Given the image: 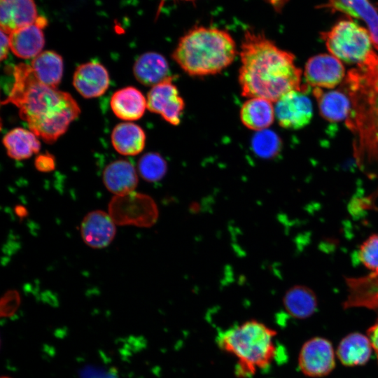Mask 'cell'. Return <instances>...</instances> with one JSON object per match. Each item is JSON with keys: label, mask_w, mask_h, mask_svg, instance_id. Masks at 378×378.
I'll use <instances>...</instances> for the list:
<instances>
[{"label": "cell", "mask_w": 378, "mask_h": 378, "mask_svg": "<svg viewBox=\"0 0 378 378\" xmlns=\"http://www.w3.org/2000/svg\"><path fill=\"white\" fill-rule=\"evenodd\" d=\"M238 82L241 94L277 102L292 90L309 92L294 55L278 47L263 32L246 29L241 41Z\"/></svg>", "instance_id": "6da1fadb"}, {"label": "cell", "mask_w": 378, "mask_h": 378, "mask_svg": "<svg viewBox=\"0 0 378 378\" xmlns=\"http://www.w3.org/2000/svg\"><path fill=\"white\" fill-rule=\"evenodd\" d=\"M13 74V87L2 104H14L30 131L48 144L55 142L79 115L77 102L69 93L41 83L29 64L15 65Z\"/></svg>", "instance_id": "7a4b0ae2"}, {"label": "cell", "mask_w": 378, "mask_h": 378, "mask_svg": "<svg viewBox=\"0 0 378 378\" xmlns=\"http://www.w3.org/2000/svg\"><path fill=\"white\" fill-rule=\"evenodd\" d=\"M345 86L351 103L346 125L354 135V154L360 169L378 177V64L349 71Z\"/></svg>", "instance_id": "3957f363"}, {"label": "cell", "mask_w": 378, "mask_h": 378, "mask_svg": "<svg viewBox=\"0 0 378 378\" xmlns=\"http://www.w3.org/2000/svg\"><path fill=\"white\" fill-rule=\"evenodd\" d=\"M238 53L236 43L227 31L195 26L179 38L172 57L189 76L203 77L223 71Z\"/></svg>", "instance_id": "277c9868"}, {"label": "cell", "mask_w": 378, "mask_h": 378, "mask_svg": "<svg viewBox=\"0 0 378 378\" xmlns=\"http://www.w3.org/2000/svg\"><path fill=\"white\" fill-rule=\"evenodd\" d=\"M276 332L258 321L251 320L220 333L218 344L237 360L235 373L249 377L267 368L276 354Z\"/></svg>", "instance_id": "5b68a950"}, {"label": "cell", "mask_w": 378, "mask_h": 378, "mask_svg": "<svg viewBox=\"0 0 378 378\" xmlns=\"http://www.w3.org/2000/svg\"><path fill=\"white\" fill-rule=\"evenodd\" d=\"M320 34L330 54L340 61L358 67L378 64V54L373 49L369 31L352 18L341 20Z\"/></svg>", "instance_id": "8992f818"}, {"label": "cell", "mask_w": 378, "mask_h": 378, "mask_svg": "<svg viewBox=\"0 0 378 378\" xmlns=\"http://www.w3.org/2000/svg\"><path fill=\"white\" fill-rule=\"evenodd\" d=\"M108 209L110 216L118 225L150 227L158 216L154 200L147 195L134 191L113 196Z\"/></svg>", "instance_id": "52a82bcc"}, {"label": "cell", "mask_w": 378, "mask_h": 378, "mask_svg": "<svg viewBox=\"0 0 378 378\" xmlns=\"http://www.w3.org/2000/svg\"><path fill=\"white\" fill-rule=\"evenodd\" d=\"M147 108L160 115L172 125H178L185 109V102L181 96L173 77L153 86L147 94Z\"/></svg>", "instance_id": "ba28073f"}, {"label": "cell", "mask_w": 378, "mask_h": 378, "mask_svg": "<svg viewBox=\"0 0 378 378\" xmlns=\"http://www.w3.org/2000/svg\"><path fill=\"white\" fill-rule=\"evenodd\" d=\"M298 365L302 373L310 377L329 374L335 367L332 343L319 337L307 340L300 351Z\"/></svg>", "instance_id": "9c48e42d"}, {"label": "cell", "mask_w": 378, "mask_h": 378, "mask_svg": "<svg viewBox=\"0 0 378 378\" xmlns=\"http://www.w3.org/2000/svg\"><path fill=\"white\" fill-rule=\"evenodd\" d=\"M307 93L303 90H292L275 102V118L280 126L298 130L309 123L313 109Z\"/></svg>", "instance_id": "30bf717a"}, {"label": "cell", "mask_w": 378, "mask_h": 378, "mask_svg": "<svg viewBox=\"0 0 378 378\" xmlns=\"http://www.w3.org/2000/svg\"><path fill=\"white\" fill-rule=\"evenodd\" d=\"M344 67L341 61L329 54L310 57L304 66V76L309 87L333 88L344 78Z\"/></svg>", "instance_id": "8fae6325"}, {"label": "cell", "mask_w": 378, "mask_h": 378, "mask_svg": "<svg viewBox=\"0 0 378 378\" xmlns=\"http://www.w3.org/2000/svg\"><path fill=\"white\" fill-rule=\"evenodd\" d=\"M115 225L108 213L102 210L90 211L81 222L82 239L90 248H105L112 242L115 236Z\"/></svg>", "instance_id": "7c38bea8"}, {"label": "cell", "mask_w": 378, "mask_h": 378, "mask_svg": "<svg viewBox=\"0 0 378 378\" xmlns=\"http://www.w3.org/2000/svg\"><path fill=\"white\" fill-rule=\"evenodd\" d=\"M320 7L363 21L370 32L374 48L378 51V11L370 0H327Z\"/></svg>", "instance_id": "4fadbf2b"}, {"label": "cell", "mask_w": 378, "mask_h": 378, "mask_svg": "<svg viewBox=\"0 0 378 378\" xmlns=\"http://www.w3.org/2000/svg\"><path fill=\"white\" fill-rule=\"evenodd\" d=\"M109 75L106 69L97 62L79 65L73 76V85L85 98L100 97L109 86Z\"/></svg>", "instance_id": "5bb4252c"}, {"label": "cell", "mask_w": 378, "mask_h": 378, "mask_svg": "<svg viewBox=\"0 0 378 378\" xmlns=\"http://www.w3.org/2000/svg\"><path fill=\"white\" fill-rule=\"evenodd\" d=\"M38 17L34 0H0L1 31L8 35L34 24Z\"/></svg>", "instance_id": "9a60e30c"}, {"label": "cell", "mask_w": 378, "mask_h": 378, "mask_svg": "<svg viewBox=\"0 0 378 378\" xmlns=\"http://www.w3.org/2000/svg\"><path fill=\"white\" fill-rule=\"evenodd\" d=\"M346 284L348 295L343 304L344 308L365 307L378 310V273L347 278Z\"/></svg>", "instance_id": "2e32d148"}, {"label": "cell", "mask_w": 378, "mask_h": 378, "mask_svg": "<svg viewBox=\"0 0 378 378\" xmlns=\"http://www.w3.org/2000/svg\"><path fill=\"white\" fill-rule=\"evenodd\" d=\"M103 182L109 192L115 195H124L134 191L138 176L130 161L118 160L109 163L104 169Z\"/></svg>", "instance_id": "e0dca14e"}, {"label": "cell", "mask_w": 378, "mask_h": 378, "mask_svg": "<svg viewBox=\"0 0 378 378\" xmlns=\"http://www.w3.org/2000/svg\"><path fill=\"white\" fill-rule=\"evenodd\" d=\"M113 113L123 120L141 118L147 108V100L138 89L128 86L115 92L110 100Z\"/></svg>", "instance_id": "ac0fdd59"}, {"label": "cell", "mask_w": 378, "mask_h": 378, "mask_svg": "<svg viewBox=\"0 0 378 378\" xmlns=\"http://www.w3.org/2000/svg\"><path fill=\"white\" fill-rule=\"evenodd\" d=\"M133 71L139 83L151 87L172 77L167 61L155 52L141 55L134 62Z\"/></svg>", "instance_id": "d6986e66"}, {"label": "cell", "mask_w": 378, "mask_h": 378, "mask_svg": "<svg viewBox=\"0 0 378 378\" xmlns=\"http://www.w3.org/2000/svg\"><path fill=\"white\" fill-rule=\"evenodd\" d=\"M272 103L263 98H248L240 108L241 123L246 128L256 132L267 129L275 119Z\"/></svg>", "instance_id": "ffe728a7"}, {"label": "cell", "mask_w": 378, "mask_h": 378, "mask_svg": "<svg viewBox=\"0 0 378 378\" xmlns=\"http://www.w3.org/2000/svg\"><path fill=\"white\" fill-rule=\"evenodd\" d=\"M43 28L35 23L10 34V49L18 57L34 59L39 55L44 46Z\"/></svg>", "instance_id": "44dd1931"}, {"label": "cell", "mask_w": 378, "mask_h": 378, "mask_svg": "<svg viewBox=\"0 0 378 378\" xmlns=\"http://www.w3.org/2000/svg\"><path fill=\"white\" fill-rule=\"evenodd\" d=\"M313 94L317 101L321 115L329 122L346 120L351 107L346 92L341 90L324 91L314 88Z\"/></svg>", "instance_id": "7402d4cb"}, {"label": "cell", "mask_w": 378, "mask_h": 378, "mask_svg": "<svg viewBox=\"0 0 378 378\" xmlns=\"http://www.w3.org/2000/svg\"><path fill=\"white\" fill-rule=\"evenodd\" d=\"M372 347L367 335L352 332L339 343L337 356L342 365L355 367L365 365L370 359Z\"/></svg>", "instance_id": "603a6c76"}, {"label": "cell", "mask_w": 378, "mask_h": 378, "mask_svg": "<svg viewBox=\"0 0 378 378\" xmlns=\"http://www.w3.org/2000/svg\"><path fill=\"white\" fill-rule=\"evenodd\" d=\"M111 137L115 150L123 155H138L144 150L146 144L144 130L132 122L118 124L113 128Z\"/></svg>", "instance_id": "cb8c5ba5"}, {"label": "cell", "mask_w": 378, "mask_h": 378, "mask_svg": "<svg viewBox=\"0 0 378 378\" xmlns=\"http://www.w3.org/2000/svg\"><path fill=\"white\" fill-rule=\"evenodd\" d=\"M36 78L43 84L57 88L63 75V59L52 50L41 52L30 63Z\"/></svg>", "instance_id": "d4e9b609"}, {"label": "cell", "mask_w": 378, "mask_h": 378, "mask_svg": "<svg viewBox=\"0 0 378 378\" xmlns=\"http://www.w3.org/2000/svg\"><path fill=\"white\" fill-rule=\"evenodd\" d=\"M3 144L8 155L17 160H25L37 153L41 147L38 136L31 131L17 127L6 134Z\"/></svg>", "instance_id": "484cf974"}, {"label": "cell", "mask_w": 378, "mask_h": 378, "mask_svg": "<svg viewBox=\"0 0 378 378\" xmlns=\"http://www.w3.org/2000/svg\"><path fill=\"white\" fill-rule=\"evenodd\" d=\"M286 311L296 318H307L311 316L317 307V298L309 288L297 285L288 289L284 297Z\"/></svg>", "instance_id": "4316f807"}, {"label": "cell", "mask_w": 378, "mask_h": 378, "mask_svg": "<svg viewBox=\"0 0 378 378\" xmlns=\"http://www.w3.org/2000/svg\"><path fill=\"white\" fill-rule=\"evenodd\" d=\"M138 171L145 181L156 182L164 176L167 164L159 154L149 153L140 158L138 162Z\"/></svg>", "instance_id": "83f0119b"}, {"label": "cell", "mask_w": 378, "mask_h": 378, "mask_svg": "<svg viewBox=\"0 0 378 378\" xmlns=\"http://www.w3.org/2000/svg\"><path fill=\"white\" fill-rule=\"evenodd\" d=\"M253 148L264 158L274 156L280 150L281 141L279 136L271 131H260L253 139Z\"/></svg>", "instance_id": "f1b7e54d"}, {"label": "cell", "mask_w": 378, "mask_h": 378, "mask_svg": "<svg viewBox=\"0 0 378 378\" xmlns=\"http://www.w3.org/2000/svg\"><path fill=\"white\" fill-rule=\"evenodd\" d=\"M358 256L371 273H378V234L371 235L360 245Z\"/></svg>", "instance_id": "f546056e"}, {"label": "cell", "mask_w": 378, "mask_h": 378, "mask_svg": "<svg viewBox=\"0 0 378 378\" xmlns=\"http://www.w3.org/2000/svg\"><path fill=\"white\" fill-rule=\"evenodd\" d=\"M20 301V295L16 290L7 291L1 300V315H11L17 309Z\"/></svg>", "instance_id": "4dcf8cb0"}, {"label": "cell", "mask_w": 378, "mask_h": 378, "mask_svg": "<svg viewBox=\"0 0 378 378\" xmlns=\"http://www.w3.org/2000/svg\"><path fill=\"white\" fill-rule=\"evenodd\" d=\"M34 165L39 172H49L55 169V162L52 155L41 154L35 159Z\"/></svg>", "instance_id": "1f68e13d"}, {"label": "cell", "mask_w": 378, "mask_h": 378, "mask_svg": "<svg viewBox=\"0 0 378 378\" xmlns=\"http://www.w3.org/2000/svg\"><path fill=\"white\" fill-rule=\"evenodd\" d=\"M367 336L370 340L372 349L376 354L378 361V318L376 322L368 328Z\"/></svg>", "instance_id": "d6a6232c"}, {"label": "cell", "mask_w": 378, "mask_h": 378, "mask_svg": "<svg viewBox=\"0 0 378 378\" xmlns=\"http://www.w3.org/2000/svg\"><path fill=\"white\" fill-rule=\"evenodd\" d=\"M82 378H116V377L111 372L90 368L83 373Z\"/></svg>", "instance_id": "836d02e7"}, {"label": "cell", "mask_w": 378, "mask_h": 378, "mask_svg": "<svg viewBox=\"0 0 378 378\" xmlns=\"http://www.w3.org/2000/svg\"><path fill=\"white\" fill-rule=\"evenodd\" d=\"M9 49V36L1 31V60H4L6 58Z\"/></svg>", "instance_id": "e575fe53"}, {"label": "cell", "mask_w": 378, "mask_h": 378, "mask_svg": "<svg viewBox=\"0 0 378 378\" xmlns=\"http://www.w3.org/2000/svg\"><path fill=\"white\" fill-rule=\"evenodd\" d=\"M16 214L18 216L23 217L27 214L26 209L22 206H17L15 208Z\"/></svg>", "instance_id": "d590c367"}, {"label": "cell", "mask_w": 378, "mask_h": 378, "mask_svg": "<svg viewBox=\"0 0 378 378\" xmlns=\"http://www.w3.org/2000/svg\"><path fill=\"white\" fill-rule=\"evenodd\" d=\"M1 378H10L8 377H2Z\"/></svg>", "instance_id": "8d00e7d4"}, {"label": "cell", "mask_w": 378, "mask_h": 378, "mask_svg": "<svg viewBox=\"0 0 378 378\" xmlns=\"http://www.w3.org/2000/svg\"><path fill=\"white\" fill-rule=\"evenodd\" d=\"M184 1H193V0H184Z\"/></svg>", "instance_id": "74e56055"}]
</instances>
